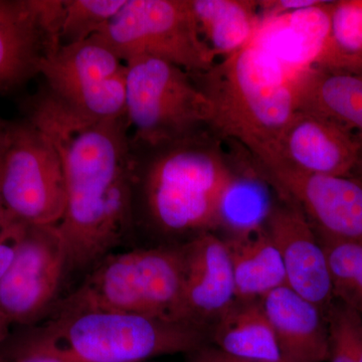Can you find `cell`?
I'll use <instances>...</instances> for the list:
<instances>
[{"instance_id": "8992f818", "label": "cell", "mask_w": 362, "mask_h": 362, "mask_svg": "<svg viewBox=\"0 0 362 362\" xmlns=\"http://www.w3.org/2000/svg\"><path fill=\"white\" fill-rule=\"evenodd\" d=\"M126 66L133 141L158 144L211 130V104L192 74L156 59H131Z\"/></svg>"}, {"instance_id": "d6986e66", "label": "cell", "mask_w": 362, "mask_h": 362, "mask_svg": "<svg viewBox=\"0 0 362 362\" xmlns=\"http://www.w3.org/2000/svg\"><path fill=\"white\" fill-rule=\"evenodd\" d=\"M223 240L237 299H261L286 285L284 265L265 223L230 230Z\"/></svg>"}, {"instance_id": "44dd1931", "label": "cell", "mask_w": 362, "mask_h": 362, "mask_svg": "<svg viewBox=\"0 0 362 362\" xmlns=\"http://www.w3.org/2000/svg\"><path fill=\"white\" fill-rule=\"evenodd\" d=\"M202 39L214 56L223 58L251 44L262 18L259 1L190 0Z\"/></svg>"}, {"instance_id": "ac0fdd59", "label": "cell", "mask_w": 362, "mask_h": 362, "mask_svg": "<svg viewBox=\"0 0 362 362\" xmlns=\"http://www.w3.org/2000/svg\"><path fill=\"white\" fill-rule=\"evenodd\" d=\"M333 1L262 20L252 42L277 59L290 75L313 66L330 33Z\"/></svg>"}, {"instance_id": "83f0119b", "label": "cell", "mask_w": 362, "mask_h": 362, "mask_svg": "<svg viewBox=\"0 0 362 362\" xmlns=\"http://www.w3.org/2000/svg\"><path fill=\"white\" fill-rule=\"evenodd\" d=\"M16 362H76L66 357L35 349H21Z\"/></svg>"}, {"instance_id": "3957f363", "label": "cell", "mask_w": 362, "mask_h": 362, "mask_svg": "<svg viewBox=\"0 0 362 362\" xmlns=\"http://www.w3.org/2000/svg\"><path fill=\"white\" fill-rule=\"evenodd\" d=\"M211 107V130L238 143L259 165L279 157L297 110L289 71L255 42L192 75Z\"/></svg>"}, {"instance_id": "277c9868", "label": "cell", "mask_w": 362, "mask_h": 362, "mask_svg": "<svg viewBox=\"0 0 362 362\" xmlns=\"http://www.w3.org/2000/svg\"><path fill=\"white\" fill-rule=\"evenodd\" d=\"M209 343V331L189 323L107 310L54 311L21 349L51 352L76 362H146L187 354Z\"/></svg>"}, {"instance_id": "f1b7e54d", "label": "cell", "mask_w": 362, "mask_h": 362, "mask_svg": "<svg viewBox=\"0 0 362 362\" xmlns=\"http://www.w3.org/2000/svg\"><path fill=\"white\" fill-rule=\"evenodd\" d=\"M9 129H11V125L4 122L0 118V154L4 153V149H6L7 140H8Z\"/></svg>"}, {"instance_id": "ba28073f", "label": "cell", "mask_w": 362, "mask_h": 362, "mask_svg": "<svg viewBox=\"0 0 362 362\" xmlns=\"http://www.w3.org/2000/svg\"><path fill=\"white\" fill-rule=\"evenodd\" d=\"M1 195L13 220L28 226H58L66 211L65 176L51 140L33 124H13L4 154Z\"/></svg>"}, {"instance_id": "4fadbf2b", "label": "cell", "mask_w": 362, "mask_h": 362, "mask_svg": "<svg viewBox=\"0 0 362 362\" xmlns=\"http://www.w3.org/2000/svg\"><path fill=\"white\" fill-rule=\"evenodd\" d=\"M278 199L265 225L282 259L286 286L326 315L335 298L325 252L301 207Z\"/></svg>"}, {"instance_id": "603a6c76", "label": "cell", "mask_w": 362, "mask_h": 362, "mask_svg": "<svg viewBox=\"0 0 362 362\" xmlns=\"http://www.w3.org/2000/svg\"><path fill=\"white\" fill-rule=\"evenodd\" d=\"M318 240L325 252L335 299L362 315L361 245Z\"/></svg>"}, {"instance_id": "6da1fadb", "label": "cell", "mask_w": 362, "mask_h": 362, "mask_svg": "<svg viewBox=\"0 0 362 362\" xmlns=\"http://www.w3.org/2000/svg\"><path fill=\"white\" fill-rule=\"evenodd\" d=\"M28 120L51 140L63 166L66 211L57 226L66 271H90L136 233L127 117L88 118L44 88L30 100Z\"/></svg>"}, {"instance_id": "d6a6232c", "label": "cell", "mask_w": 362, "mask_h": 362, "mask_svg": "<svg viewBox=\"0 0 362 362\" xmlns=\"http://www.w3.org/2000/svg\"><path fill=\"white\" fill-rule=\"evenodd\" d=\"M146 362H151V361H146Z\"/></svg>"}, {"instance_id": "5bb4252c", "label": "cell", "mask_w": 362, "mask_h": 362, "mask_svg": "<svg viewBox=\"0 0 362 362\" xmlns=\"http://www.w3.org/2000/svg\"><path fill=\"white\" fill-rule=\"evenodd\" d=\"M182 286L177 320L209 331L235 299L232 263L225 240L213 232L181 243Z\"/></svg>"}, {"instance_id": "d4e9b609", "label": "cell", "mask_w": 362, "mask_h": 362, "mask_svg": "<svg viewBox=\"0 0 362 362\" xmlns=\"http://www.w3.org/2000/svg\"><path fill=\"white\" fill-rule=\"evenodd\" d=\"M328 361L362 362V315L335 299L326 312Z\"/></svg>"}, {"instance_id": "4dcf8cb0", "label": "cell", "mask_w": 362, "mask_h": 362, "mask_svg": "<svg viewBox=\"0 0 362 362\" xmlns=\"http://www.w3.org/2000/svg\"><path fill=\"white\" fill-rule=\"evenodd\" d=\"M350 177L354 178V180H356L362 185V158L358 162V164H357L356 168H354V173H352Z\"/></svg>"}, {"instance_id": "9c48e42d", "label": "cell", "mask_w": 362, "mask_h": 362, "mask_svg": "<svg viewBox=\"0 0 362 362\" xmlns=\"http://www.w3.org/2000/svg\"><path fill=\"white\" fill-rule=\"evenodd\" d=\"M45 89L71 110L95 120L126 117L127 66L96 37L59 45L40 66Z\"/></svg>"}, {"instance_id": "cb8c5ba5", "label": "cell", "mask_w": 362, "mask_h": 362, "mask_svg": "<svg viewBox=\"0 0 362 362\" xmlns=\"http://www.w3.org/2000/svg\"><path fill=\"white\" fill-rule=\"evenodd\" d=\"M125 4L126 0H63L59 45L77 44L94 37Z\"/></svg>"}, {"instance_id": "1f68e13d", "label": "cell", "mask_w": 362, "mask_h": 362, "mask_svg": "<svg viewBox=\"0 0 362 362\" xmlns=\"http://www.w3.org/2000/svg\"><path fill=\"white\" fill-rule=\"evenodd\" d=\"M8 325L9 324H7L6 321L0 317V341L6 337Z\"/></svg>"}, {"instance_id": "7a4b0ae2", "label": "cell", "mask_w": 362, "mask_h": 362, "mask_svg": "<svg viewBox=\"0 0 362 362\" xmlns=\"http://www.w3.org/2000/svg\"><path fill=\"white\" fill-rule=\"evenodd\" d=\"M130 142L136 232L194 238L220 228L235 176L220 136L209 130L158 144Z\"/></svg>"}, {"instance_id": "7c38bea8", "label": "cell", "mask_w": 362, "mask_h": 362, "mask_svg": "<svg viewBox=\"0 0 362 362\" xmlns=\"http://www.w3.org/2000/svg\"><path fill=\"white\" fill-rule=\"evenodd\" d=\"M63 0H0V90L18 89L40 75L59 47Z\"/></svg>"}, {"instance_id": "f546056e", "label": "cell", "mask_w": 362, "mask_h": 362, "mask_svg": "<svg viewBox=\"0 0 362 362\" xmlns=\"http://www.w3.org/2000/svg\"><path fill=\"white\" fill-rule=\"evenodd\" d=\"M2 154H0V181H1ZM11 218H13L7 214L6 209H4V202H2L1 185H0V226L4 225Z\"/></svg>"}, {"instance_id": "52a82bcc", "label": "cell", "mask_w": 362, "mask_h": 362, "mask_svg": "<svg viewBox=\"0 0 362 362\" xmlns=\"http://www.w3.org/2000/svg\"><path fill=\"white\" fill-rule=\"evenodd\" d=\"M94 37L125 63L160 59L194 75L216 62L202 39L190 0H126Z\"/></svg>"}, {"instance_id": "8fae6325", "label": "cell", "mask_w": 362, "mask_h": 362, "mask_svg": "<svg viewBox=\"0 0 362 362\" xmlns=\"http://www.w3.org/2000/svg\"><path fill=\"white\" fill-rule=\"evenodd\" d=\"M278 197L301 207L317 237L362 246V185L352 177L313 175L277 159L258 165Z\"/></svg>"}, {"instance_id": "2e32d148", "label": "cell", "mask_w": 362, "mask_h": 362, "mask_svg": "<svg viewBox=\"0 0 362 362\" xmlns=\"http://www.w3.org/2000/svg\"><path fill=\"white\" fill-rule=\"evenodd\" d=\"M291 78L298 110L325 117L362 140V65L312 66Z\"/></svg>"}, {"instance_id": "9a60e30c", "label": "cell", "mask_w": 362, "mask_h": 362, "mask_svg": "<svg viewBox=\"0 0 362 362\" xmlns=\"http://www.w3.org/2000/svg\"><path fill=\"white\" fill-rule=\"evenodd\" d=\"M361 158L362 140L325 117L298 109L279 147L278 159L313 175L350 177Z\"/></svg>"}, {"instance_id": "484cf974", "label": "cell", "mask_w": 362, "mask_h": 362, "mask_svg": "<svg viewBox=\"0 0 362 362\" xmlns=\"http://www.w3.org/2000/svg\"><path fill=\"white\" fill-rule=\"evenodd\" d=\"M25 226L13 218L0 226V281L13 264Z\"/></svg>"}, {"instance_id": "7402d4cb", "label": "cell", "mask_w": 362, "mask_h": 362, "mask_svg": "<svg viewBox=\"0 0 362 362\" xmlns=\"http://www.w3.org/2000/svg\"><path fill=\"white\" fill-rule=\"evenodd\" d=\"M349 65H362V0L333 1L329 37L313 66Z\"/></svg>"}, {"instance_id": "5b68a950", "label": "cell", "mask_w": 362, "mask_h": 362, "mask_svg": "<svg viewBox=\"0 0 362 362\" xmlns=\"http://www.w3.org/2000/svg\"><path fill=\"white\" fill-rule=\"evenodd\" d=\"M181 286L180 244L136 247L105 257L54 311H116L178 321Z\"/></svg>"}, {"instance_id": "4316f807", "label": "cell", "mask_w": 362, "mask_h": 362, "mask_svg": "<svg viewBox=\"0 0 362 362\" xmlns=\"http://www.w3.org/2000/svg\"><path fill=\"white\" fill-rule=\"evenodd\" d=\"M185 362H258L233 356L214 346L211 343L202 345L199 349L185 354Z\"/></svg>"}, {"instance_id": "ffe728a7", "label": "cell", "mask_w": 362, "mask_h": 362, "mask_svg": "<svg viewBox=\"0 0 362 362\" xmlns=\"http://www.w3.org/2000/svg\"><path fill=\"white\" fill-rule=\"evenodd\" d=\"M209 343L250 361L282 362L275 333L261 299H237L209 329Z\"/></svg>"}, {"instance_id": "e0dca14e", "label": "cell", "mask_w": 362, "mask_h": 362, "mask_svg": "<svg viewBox=\"0 0 362 362\" xmlns=\"http://www.w3.org/2000/svg\"><path fill=\"white\" fill-rule=\"evenodd\" d=\"M282 362L328 361V327L322 310L282 286L261 298Z\"/></svg>"}, {"instance_id": "30bf717a", "label": "cell", "mask_w": 362, "mask_h": 362, "mask_svg": "<svg viewBox=\"0 0 362 362\" xmlns=\"http://www.w3.org/2000/svg\"><path fill=\"white\" fill-rule=\"evenodd\" d=\"M66 270L58 226L26 225L13 264L0 281V317L7 324L39 321L54 306Z\"/></svg>"}]
</instances>
